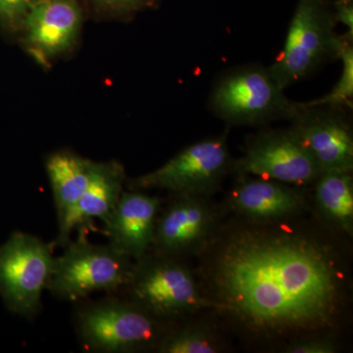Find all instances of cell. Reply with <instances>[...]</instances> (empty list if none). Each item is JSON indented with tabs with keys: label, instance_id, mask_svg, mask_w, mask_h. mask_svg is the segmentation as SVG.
I'll return each instance as SVG.
<instances>
[{
	"label": "cell",
	"instance_id": "6",
	"mask_svg": "<svg viewBox=\"0 0 353 353\" xmlns=\"http://www.w3.org/2000/svg\"><path fill=\"white\" fill-rule=\"evenodd\" d=\"M54 257L52 246L21 232L0 246V292L10 310L32 319L41 312Z\"/></svg>",
	"mask_w": 353,
	"mask_h": 353
},
{
	"label": "cell",
	"instance_id": "5",
	"mask_svg": "<svg viewBox=\"0 0 353 353\" xmlns=\"http://www.w3.org/2000/svg\"><path fill=\"white\" fill-rule=\"evenodd\" d=\"M268 68L243 67L216 83L210 97L213 112L236 125H257L296 116V102L285 97Z\"/></svg>",
	"mask_w": 353,
	"mask_h": 353
},
{
	"label": "cell",
	"instance_id": "9",
	"mask_svg": "<svg viewBox=\"0 0 353 353\" xmlns=\"http://www.w3.org/2000/svg\"><path fill=\"white\" fill-rule=\"evenodd\" d=\"M236 170L265 180L305 185L321 172L292 129L261 134L236 162Z\"/></svg>",
	"mask_w": 353,
	"mask_h": 353
},
{
	"label": "cell",
	"instance_id": "2",
	"mask_svg": "<svg viewBox=\"0 0 353 353\" xmlns=\"http://www.w3.org/2000/svg\"><path fill=\"white\" fill-rule=\"evenodd\" d=\"M63 250L54 257L46 290L57 299L76 303L92 292H116L127 285L134 262L109 243L94 245L80 233Z\"/></svg>",
	"mask_w": 353,
	"mask_h": 353
},
{
	"label": "cell",
	"instance_id": "16",
	"mask_svg": "<svg viewBox=\"0 0 353 353\" xmlns=\"http://www.w3.org/2000/svg\"><path fill=\"white\" fill-rule=\"evenodd\" d=\"M234 206L256 219H279L294 213L301 205L296 192L276 181L250 180L234 192Z\"/></svg>",
	"mask_w": 353,
	"mask_h": 353
},
{
	"label": "cell",
	"instance_id": "22",
	"mask_svg": "<svg viewBox=\"0 0 353 353\" xmlns=\"http://www.w3.org/2000/svg\"><path fill=\"white\" fill-rule=\"evenodd\" d=\"M332 9L336 24L341 23L345 26V36L353 41V0H334Z\"/></svg>",
	"mask_w": 353,
	"mask_h": 353
},
{
	"label": "cell",
	"instance_id": "7",
	"mask_svg": "<svg viewBox=\"0 0 353 353\" xmlns=\"http://www.w3.org/2000/svg\"><path fill=\"white\" fill-rule=\"evenodd\" d=\"M124 289L132 303L157 319L185 314L201 303L190 272L159 253L154 259H148L145 254L132 263Z\"/></svg>",
	"mask_w": 353,
	"mask_h": 353
},
{
	"label": "cell",
	"instance_id": "20",
	"mask_svg": "<svg viewBox=\"0 0 353 353\" xmlns=\"http://www.w3.org/2000/svg\"><path fill=\"white\" fill-rule=\"evenodd\" d=\"M158 0H92L95 12L103 17L129 18L152 8Z\"/></svg>",
	"mask_w": 353,
	"mask_h": 353
},
{
	"label": "cell",
	"instance_id": "17",
	"mask_svg": "<svg viewBox=\"0 0 353 353\" xmlns=\"http://www.w3.org/2000/svg\"><path fill=\"white\" fill-rule=\"evenodd\" d=\"M316 197L324 214L348 234L353 228V183L350 172L320 174Z\"/></svg>",
	"mask_w": 353,
	"mask_h": 353
},
{
	"label": "cell",
	"instance_id": "21",
	"mask_svg": "<svg viewBox=\"0 0 353 353\" xmlns=\"http://www.w3.org/2000/svg\"><path fill=\"white\" fill-rule=\"evenodd\" d=\"M39 0H0V26L10 32H20L28 14Z\"/></svg>",
	"mask_w": 353,
	"mask_h": 353
},
{
	"label": "cell",
	"instance_id": "10",
	"mask_svg": "<svg viewBox=\"0 0 353 353\" xmlns=\"http://www.w3.org/2000/svg\"><path fill=\"white\" fill-rule=\"evenodd\" d=\"M290 129L312 155L318 168L326 172H352V129L341 110L329 108L299 109Z\"/></svg>",
	"mask_w": 353,
	"mask_h": 353
},
{
	"label": "cell",
	"instance_id": "23",
	"mask_svg": "<svg viewBox=\"0 0 353 353\" xmlns=\"http://www.w3.org/2000/svg\"><path fill=\"white\" fill-rule=\"evenodd\" d=\"M334 347L331 341L326 340L304 341L294 343L288 348L290 353H333Z\"/></svg>",
	"mask_w": 353,
	"mask_h": 353
},
{
	"label": "cell",
	"instance_id": "13",
	"mask_svg": "<svg viewBox=\"0 0 353 353\" xmlns=\"http://www.w3.org/2000/svg\"><path fill=\"white\" fill-rule=\"evenodd\" d=\"M126 181L124 167L119 162H94L87 190L71 214L58 227L54 245L63 248L71 241L74 230L85 234L94 219L104 224L117 205Z\"/></svg>",
	"mask_w": 353,
	"mask_h": 353
},
{
	"label": "cell",
	"instance_id": "14",
	"mask_svg": "<svg viewBox=\"0 0 353 353\" xmlns=\"http://www.w3.org/2000/svg\"><path fill=\"white\" fill-rule=\"evenodd\" d=\"M208 223L206 208L199 201L182 196L157 218L152 245L159 254L185 252L204 236Z\"/></svg>",
	"mask_w": 353,
	"mask_h": 353
},
{
	"label": "cell",
	"instance_id": "11",
	"mask_svg": "<svg viewBox=\"0 0 353 353\" xmlns=\"http://www.w3.org/2000/svg\"><path fill=\"white\" fill-rule=\"evenodd\" d=\"M79 0H39L20 32L28 50L41 61L59 57L73 48L82 27Z\"/></svg>",
	"mask_w": 353,
	"mask_h": 353
},
{
	"label": "cell",
	"instance_id": "1",
	"mask_svg": "<svg viewBox=\"0 0 353 353\" xmlns=\"http://www.w3.org/2000/svg\"><path fill=\"white\" fill-rule=\"evenodd\" d=\"M216 281L228 307L259 329L321 326L339 299L331 260L314 243L294 236L234 241L221 257Z\"/></svg>",
	"mask_w": 353,
	"mask_h": 353
},
{
	"label": "cell",
	"instance_id": "8",
	"mask_svg": "<svg viewBox=\"0 0 353 353\" xmlns=\"http://www.w3.org/2000/svg\"><path fill=\"white\" fill-rule=\"evenodd\" d=\"M228 164L226 139H208L188 146L157 170L126 182L132 190L161 189L189 196L214 185Z\"/></svg>",
	"mask_w": 353,
	"mask_h": 353
},
{
	"label": "cell",
	"instance_id": "15",
	"mask_svg": "<svg viewBox=\"0 0 353 353\" xmlns=\"http://www.w3.org/2000/svg\"><path fill=\"white\" fill-rule=\"evenodd\" d=\"M94 161L69 150L51 153L46 170L52 190L58 227L66 221L87 190Z\"/></svg>",
	"mask_w": 353,
	"mask_h": 353
},
{
	"label": "cell",
	"instance_id": "4",
	"mask_svg": "<svg viewBox=\"0 0 353 353\" xmlns=\"http://www.w3.org/2000/svg\"><path fill=\"white\" fill-rule=\"evenodd\" d=\"M74 325L88 352H136L153 345L159 336L157 318L131 301L110 296L79 303Z\"/></svg>",
	"mask_w": 353,
	"mask_h": 353
},
{
	"label": "cell",
	"instance_id": "19",
	"mask_svg": "<svg viewBox=\"0 0 353 353\" xmlns=\"http://www.w3.org/2000/svg\"><path fill=\"white\" fill-rule=\"evenodd\" d=\"M215 345L205 334L194 330H183L165 336L158 352L163 353H213Z\"/></svg>",
	"mask_w": 353,
	"mask_h": 353
},
{
	"label": "cell",
	"instance_id": "12",
	"mask_svg": "<svg viewBox=\"0 0 353 353\" xmlns=\"http://www.w3.org/2000/svg\"><path fill=\"white\" fill-rule=\"evenodd\" d=\"M160 199L141 190L123 192L104 223L108 243L130 259L145 256L154 239Z\"/></svg>",
	"mask_w": 353,
	"mask_h": 353
},
{
	"label": "cell",
	"instance_id": "3",
	"mask_svg": "<svg viewBox=\"0 0 353 353\" xmlns=\"http://www.w3.org/2000/svg\"><path fill=\"white\" fill-rule=\"evenodd\" d=\"M336 26L327 0H299L282 52L268 68L283 90L338 58L343 36L336 34Z\"/></svg>",
	"mask_w": 353,
	"mask_h": 353
},
{
	"label": "cell",
	"instance_id": "18",
	"mask_svg": "<svg viewBox=\"0 0 353 353\" xmlns=\"http://www.w3.org/2000/svg\"><path fill=\"white\" fill-rule=\"evenodd\" d=\"M338 58L341 60L343 70L333 90L321 97L307 102H296L299 109L329 108L343 111L352 108L353 101V48L352 39L343 34Z\"/></svg>",
	"mask_w": 353,
	"mask_h": 353
}]
</instances>
